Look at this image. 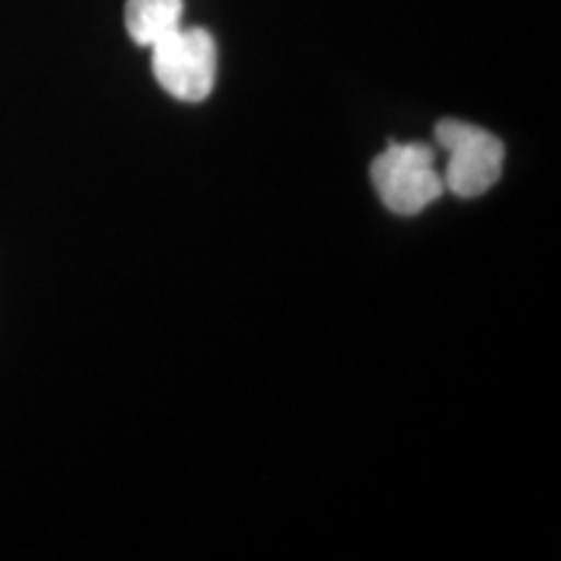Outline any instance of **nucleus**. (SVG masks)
Here are the masks:
<instances>
[{
	"label": "nucleus",
	"instance_id": "nucleus-4",
	"mask_svg": "<svg viewBox=\"0 0 561 561\" xmlns=\"http://www.w3.org/2000/svg\"><path fill=\"white\" fill-rule=\"evenodd\" d=\"M182 0H128L125 26L130 39L140 47H153L167 34L180 30Z\"/></svg>",
	"mask_w": 561,
	"mask_h": 561
},
{
	"label": "nucleus",
	"instance_id": "nucleus-3",
	"mask_svg": "<svg viewBox=\"0 0 561 561\" xmlns=\"http://www.w3.org/2000/svg\"><path fill=\"white\" fill-rule=\"evenodd\" d=\"M151 68L159 87L180 102H203L214 91L219 50L210 32L180 26L151 47Z\"/></svg>",
	"mask_w": 561,
	"mask_h": 561
},
{
	"label": "nucleus",
	"instance_id": "nucleus-2",
	"mask_svg": "<svg viewBox=\"0 0 561 561\" xmlns=\"http://www.w3.org/2000/svg\"><path fill=\"white\" fill-rule=\"evenodd\" d=\"M439 149L447 153L445 191L458 198H479L502 178L504 146L494 133L462 121H442L434 128Z\"/></svg>",
	"mask_w": 561,
	"mask_h": 561
},
{
	"label": "nucleus",
	"instance_id": "nucleus-1",
	"mask_svg": "<svg viewBox=\"0 0 561 561\" xmlns=\"http://www.w3.org/2000/svg\"><path fill=\"white\" fill-rule=\"evenodd\" d=\"M369 174L382 206L398 216L421 214L445 193L434 151L426 144H390L371 161Z\"/></svg>",
	"mask_w": 561,
	"mask_h": 561
}]
</instances>
